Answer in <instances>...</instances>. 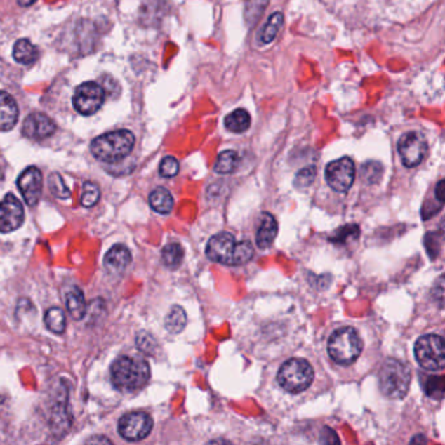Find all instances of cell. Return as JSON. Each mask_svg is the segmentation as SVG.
Here are the masks:
<instances>
[{
    "mask_svg": "<svg viewBox=\"0 0 445 445\" xmlns=\"http://www.w3.org/2000/svg\"><path fill=\"white\" fill-rule=\"evenodd\" d=\"M149 378V364L141 358L123 355L112 363V384L121 392H135L141 390L148 383Z\"/></svg>",
    "mask_w": 445,
    "mask_h": 445,
    "instance_id": "1",
    "label": "cell"
},
{
    "mask_svg": "<svg viewBox=\"0 0 445 445\" xmlns=\"http://www.w3.org/2000/svg\"><path fill=\"white\" fill-rule=\"evenodd\" d=\"M135 147V136L128 130H118L103 133L93 140L91 150L94 157L102 162L115 164L127 157Z\"/></svg>",
    "mask_w": 445,
    "mask_h": 445,
    "instance_id": "2",
    "label": "cell"
},
{
    "mask_svg": "<svg viewBox=\"0 0 445 445\" xmlns=\"http://www.w3.org/2000/svg\"><path fill=\"white\" fill-rule=\"evenodd\" d=\"M363 343L359 334L350 326L337 329L328 341V352L334 362L350 366L362 352Z\"/></svg>",
    "mask_w": 445,
    "mask_h": 445,
    "instance_id": "3",
    "label": "cell"
},
{
    "mask_svg": "<svg viewBox=\"0 0 445 445\" xmlns=\"http://www.w3.org/2000/svg\"><path fill=\"white\" fill-rule=\"evenodd\" d=\"M411 373L408 364L397 359H390L381 366L379 372V387L381 393L388 399H402L408 393Z\"/></svg>",
    "mask_w": 445,
    "mask_h": 445,
    "instance_id": "4",
    "label": "cell"
},
{
    "mask_svg": "<svg viewBox=\"0 0 445 445\" xmlns=\"http://www.w3.org/2000/svg\"><path fill=\"white\" fill-rule=\"evenodd\" d=\"M277 380L288 393H300L314 381V368L306 359L293 358L281 366Z\"/></svg>",
    "mask_w": 445,
    "mask_h": 445,
    "instance_id": "5",
    "label": "cell"
},
{
    "mask_svg": "<svg viewBox=\"0 0 445 445\" xmlns=\"http://www.w3.org/2000/svg\"><path fill=\"white\" fill-rule=\"evenodd\" d=\"M444 341L437 334H426L418 340L414 352L418 363L430 371L441 370L444 367Z\"/></svg>",
    "mask_w": 445,
    "mask_h": 445,
    "instance_id": "6",
    "label": "cell"
},
{
    "mask_svg": "<svg viewBox=\"0 0 445 445\" xmlns=\"http://www.w3.org/2000/svg\"><path fill=\"white\" fill-rule=\"evenodd\" d=\"M105 98L106 94L101 85L93 81L84 83L74 91V107L79 114L89 117L101 109Z\"/></svg>",
    "mask_w": 445,
    "mask_h": 445,
    "instance_id": "7",
    "label": "cell"
},
{
    "mask_svg": "<svg viewBox=\"0 0 445 445\" xmlns=\"http://www.w3.org/2000/svg\"><path fill=\"white\" fill-rule=\"evenodd\" d=\"M325 179L334 191H349L355 179V165L352 158L343 157L331 162L325 168Z\"/></svg>",
    "mask_w": 445,
    "mask_h": 445,
    "instance_id": "8",
    "label": "cell"
},
{
    "mask_svg": "<svg viewBox=\"0 0 445 445\" xmlns=\"http://www.w3.org/2000/svg\"><path fill=\"white\" fill-rule=\"evenodd\" d=\"M153 428V419L147 413H130L119 419V435L128 441H139L145 439Z\"/></svg>",
    "mask_w": 445,
    "mask_h": 445,
    "instance_id": "9",
    "label": "cell"
},
{
    "mask_svg": "<svg viewBox=\"0 0 445 445\" xmlns=\"http://www.w3.org/2000/svg\"><path fill=\"white\" fill-rule=\"evenodd\" d=\"M237 241L230 232H220L212 237L206 244V256L212 261L235 267Z\"/></svg>",
    "mask_w": 445,
    "mask_h": 445,
    "instance_id": "10",
    "label": "cell"
},
{
    "mask_svg": "<svg viewBox=\"0 0 445 445\" xmlns=\"http://www.w3.org/2000/svg\"><path fill=\"white\" fill-rule=\"evenodd\" d=\"M399 153L405 166H418L426 156V139L419 132H406L399 139Z\"/></svg>",
    "mask_w": 445,
    "mask_h": 445,
    "instance_id": "11",
    "label": "cell"
},
{
    "mask_svg": "<svg viewBox=\"0 0 445 445\" xmlns=\"http://www.w3.org/2000/svg\"><path fill=\"white\" fill-rule=\"evenodd\" d=\"M24 222V208L19 199L7 194L0 201V232L18 230Z\"/></svg>",
    "mask_w": 445,
    "mask_h": 445,
    "instance_id": "12",
    "label": "cell"
},
{
    "mask_svg": "<svg viewBox=\"0 0 445 445\" xmlns=\"http://www.w3.org/2000/svg\"><path fill=\"white\" fill-rule=\"evenodd\" d=\"M18 187L29 206L38 204L42 194V174L37 167L30 166L21 173L18 179Z\"/></svg>",
    "mask_w": 445,
    "mask_h": 445,
    "instance_id": "13",
    "label": "cell"
},
{
    "mask_svg": "<svg viewBox=\"0 0 445 445\" xmlns=\"http://www.w3.org/2000/svg\"><path fill=\"white\" fill-rule=\"evenodd\" d=\"M55 132V123L46 114L32 112L24 121L22 135L29 139L42 140L50 138Z\"/></svg>",
    "mask_w": 445,
    "mask_h": 445,
    "instance_id": "14",
    "label": "cell"
},
{
    "mask_svg": "<svg viewBox=\"0 0 445 445\" xmlns=\"http://www.w3.org/2000/svg\"><path fill=\"white\" fill-rule=\"evenodd\" d=\"M19 121V107L10 93L0 91V131H10Z\"/></svg>",
    "mask_w": 445,
    "mask_h": 445,
    "instance_id": "15",
    "label": "cell"
},
{
    "mask_svg": "<svg viewBox=\"0 0 445 445\" xmlns=\"http://www.w3.org/2000/svg\"><path fill=\"white\" fill-rule=\"evenodd\" d=\"M279 232V225L276 218L270 213L263 214L259 230L256 232V243L261 250H265L272 246Z\"/></svg>",
    "mask_w": 445,
    "mask_h": 445,
    "instance_id": "16",
    "label": "cell"
},
{
    "mask_svg": "<svg viewBox=\"0 0 445 445\" xmlns=\"http://www.w3.org/2000/svg\"><path fill=\"white\" fill-rule=\"evenodd\" d=\"M131 260L132 256L130 250L123 244H117L106 253L105 265L112 272H121L130 265Z\"/></svg>",
    "mask_w": 445,
    "mask_h": 445,
    "instance_id": "17",
    "label": "cell"
},
{
    "mask_svg": "<svg viewBox=\"0 0 445 445\" xmlns=\"http://www.w3.org/2000/svg\"><path fill=\"white\" fill-rule=\"evenodd\" d=\"M149 204L157 213L168 214L173 211L174 199L168 190L164 187H158L149 195Z\"/></svg>",
    "mask_w": 445,
    "mask_h": 445,
    "instance_id": "18",
    "label": "cell"
},
{
    "mask_svg": "<svg viewBox=\"0 0 445 445\" xmlns=\"http://www.w3.org/2000/svg\"><path fill=\"white\" fill-rule=\"evenodd\" d=\"M13 58L21 65H33L38 60L39 51L29 39H19L13 46Z\"/></svg>",
    "mask_w": 445,
    "mask_h": 445,
    "instance_id": "19",
    "label": "cell"
},
{
    "mask_svg": "<svg viewBox=\"0 0 445 445\" xmlns=\"http://www.w3.org/2000/svg\"><path fill=\"white\" fill-rule=\"evenodd\" d=\"M65 303L74 320H81L86 314V303L83 291L79 288H72L65 294Z\"/></svg>",
    "mask_w": 445,
    "mask_h": 445,
    "instance_id": "20",
    "label": "cell"
},
{
    "mask_svg": "<svg viewBox=\"0 0 445 445\" xmlns=\"http://www.w3.org/2000/svg\"><path fill=\"white\" fill-rule=\"evenodd\" d=\"M250 126V114L244 109L234 110L225 118V127L232 132H235V133H241V132L248 130Z\"/></svg>",
    "mask_w": 445,
    "mask_h": 445,
    "instance_id": "21",
    "label": "cell"
},
{
    "mask_svg": "<svg viewBox=\"0 0 445 445\" xmlns=\"http://www.w3.org/2000/svg\"><path fill=\"white\" fill-rule=\"evenodd\" d=\"M187 324V315L180 306H174L166 316L165 328L170 333H180Z\"/></svg>",
    "mask_w": 445,
    "mask_h": 445,
    "instance_id": "22",
    "label": "cell"
},
{
    "mask_svg": "<svg viewBox=\"0 0 445 445\" xmlns=\"http://www.w3.org/2000/svg\"><path fill=\"white\" fill-rule=\"evenodd\" d=\"M45 324L48 331L53 333L60 334L65 331V316L62 308L59 307H51L47 310L45 314Z\"/></svg>",
    "mask_w": 445,
    "mask_h": 445,
    "instance_id": "23",
    "label": "cell"
},
{
    "mask_svg": "<svg viewBox=\"0 0 445 445\" xmlns=\"http://www.w3.org/2000/svg\"><path fill=\"white\" fill-rule=\"evenodd\" d=\"M185 258V251L179 243H170L162 250V261L170 270H176Z\"/></svg>",
    "mask_w": 445,
    "mask_h": 445,
    "instance_id": "24",
    "label": "cell"
},
{
    "mask_svg": "<svg viewBox=\"0 0 445 445\" xmlns=\"http://www.w3.org/2000/svg\"><path fill=\"white\" fill-rule=\"evenodd\" d=\"M238 154L234 150H225L220 153V156L215 161L214 171L218 174H230L238 166Z\"/></svg>",
    "mask_w": 445,
    "mask_h": 445,
    "instance_id": "25",
    "label": "cell"
},
{
    "mask_svg": "<svg viewBox=\"0 0 445 445\" xmlns=\"http://www.w3.org/2000/svg\"><path fill=\"white\" fill-rule=\"evenodd\" d=\"M284 24V15L281 12H276L270 16L267 25L263 29L260 39L263 44H270L274 38L277 37L279 28Z\"/></svg>",
    "mask_w": 445,
    "mask_h": 445,
    "instance_id": "26",
    "label": "cell"
},
{
    "mask_svg": "<svg viewBox=\"0 0 445 445\" xmlns=\"http://www.w3.org/2000/svg\"><path fill=\"white\" fill-rule=\"evenodd\" d=\"M100 188L92 182H85L83 186V195H81V205L85 208H92L100 200Z\"/></svg>",
    "mask_w": 445,
    "mask_h": 445,
    "instance_id": "27",
    "label": "cell"
},
{
    "mask_svg": "<svg viewBox=\"0 0 445 445\" xmlns=\"http://www.w3.org/2000/svg\"><path fill=\"white\" fill-rule=\"evenodd\" d=\"M426 392L430 397L436 399H443L444 394V378L443 376H430L427 379Z\"/></svg>",
    "mask_w": 445,
    "mask_h": 445,
    "instance_id": "28",
    "label": "cell"
},
{
    "mask_svg": "<svg viewBox=\"0 0 445 445\" xmlns=\"http://www.w3.org/2000/svg\"><path fill=\"white\" fill-rule=\"evenodd\" d=\"M253 256V246L251 241H237V252H235V265H243L248 263Z\"/></svg>",
    "mask_w": 445,
    "mask_h": 445,
    "instance_id": "29",
    "label": "cell"
},
{
    "mask_svg": "<svg viewBox=\"0 0 445 445\" xmlns=\"http://www.w3.org/2000/svg\"><path fill=\"white\" fill-rule=\"evenodd\" d=\"M363 179L373 185V183H378L380 180L381 174H383V166H381L379 162H367L362 168Z\"/></svg>",
    "mask_w": 445,
    "mask_h": 445,
    "instance_id": "30",
    "label": "cell"
},
{
    "mask_svg": "<svg viewBox=\"0 0 445 445\" xmlns=\"http://www.w3.org/2000/svg\"><path fill=\"white\" fill-rule=\"evenodd\" d=\"M48 186L51 192L59 197V199H68L71 196L69 190L65 187V182L62 179V176L59 174H51L48 178Z\"/></svg>",
    "mask_w": 445,
    "mask_h": 445,
    "instance_id": "31",
    "label": "cell"
},
{
    "mask_svg": "<svg viewBox=\"0 0 445 445\" xmlns=\"http://www.w3.org/2000/svg\"><path fill=\"white\" fill-rule=\"evenodd\" d=\"M316 178V167L315 166H307L302 170H299L294 179V185L299 188H306V187L311 186L314 183Z\"/></svg>",
    "mask_w": 445,
    "mask_h": 445,
    "instance_id": "32",
    "label": "cell"
},
{
    "mask_svg": "<svg viewBox=\"0 0 445 445\" xmlns=\"http://www.w3.org/2000/svg\"><path fill=\"white\" fill-rule=\"evenodd\" d=\"M178 171H179V162L175 157L168 156L161 161L159 174L164 178H173L178 174Z\"/></svg>",
    "mask_w": 445,
    "mask_h": 445,
    "instance_id": "33",
    "label": "cell"
},
{
    "mask_svg": "<svg viewBox=\"0 0 445 445\" xmlns=\"http://www.w3.org/2000/svg\"><path fill=\"white\" fill-rule=\"evenodd\" d=\"M136 345L141 352L152 354L156 349V340L147 332H141L136 337Z\"/></svg>",
    "mask_w": 445,
    "mask_h": 445,
    "instance_id": "34",
    "label": "cell"
},
{
    "mask_svg": "<svg viewBox=\"0 0 445 445\" xmlns=\"http://www.w3.org/2000/svg\"><path fill=\"white\" fill-rule=\"evenodd\" d=\"M320 437H321L320 441L325 443V444H340V439H338V436L336 435V432L332 428L325 427Z\"/></svg>",
    "mask_w": 445,
    "mask_h": 445,
    "instance_id": "35",
    "label": "cell"
},
{
    "mask_svg": "<svg viewBox=\"0 0 445 445\" xmlns=\"http://www.w3.org/2000/svg\"><path fill=\"white\" fill-rule=\"evenodd\" d=\"M435 195L437 200L443 204L444 203V180H440L439 185L436 186Z\"/></svg>",
    "mask_w": 445,
    "mask_h": 445,
    "instance_id": "36",
    "label": "cell"
},
{
    "mask_svg": "<svg viewBox=\"0 0 445 445\" xmlns=\"http://www.w3.org/2000/svg\"><path fill=\"white\" fill-rule=\"evenodd\" d=\"M86 443H107V444H112V441L106 437H93V439H89Z\"/></svg>",
    "mask_w": 445,
    "mask_h": 445,
    "instance_id": "37",
    "label": "cell"
},
{
    "mask_svg": "<svg viewBox=\"0 0 445 445\" xmlns=\"http://www.w3.org/2000/svg\"><path fill=\"white\" fill-rule=\"evenodd\" d=\"M19 1L20 6H22V7H29V6H32L36 0H18Z\"/></svg>",
    "mask_w": 445,
    "mask_h": 445,
    "instance_id": "38",
    "label": "cell"
},
{
    "mask_svg": "<svg viewBox=\"0 0 445 445\" xmlns=\"http://www.w3.org/2000/svg\"><path fill=\"white\" fill-rule=\"evenodd\" d=\"M427 440L425 439V436L419 435L416 439L411 440V443H426Z\"/></svg>",
    "mask_w": 445,
    "mask_h": 445,
    "instance_id": "39",
    "label": "cell"
},
{
    "mask_svg": "<svg viewBox=\"0 0 445 445\" xmlns=\"http://www.w3.org/2000/svg\"><path fill=\"white\" fill-rule=\"evenodd\" d=\"M0 179H3V173L0 171Z\"/></svg>",
    "mask_w": 445,
    "mask_h": 445,
    "instance_id": "40",
    "label": "cell"
}]
</instances>
